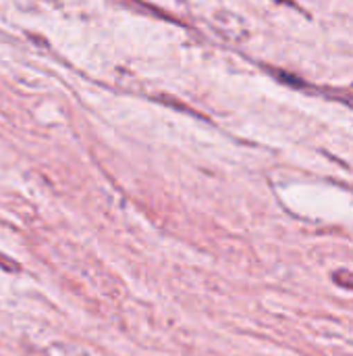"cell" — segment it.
I'll use <instances>...</instances> for the list:
<instances>
[{"label": "cell", "instance_id": "cell-1", "mask_svg": "<svg viewBox=\"0 0 353 356\" xmlns=\"http://www.w3.org/2000/svg\"><path fill=\"white\" fill-rule=\"evenodd\" d=\"M335 282H337V284H341V286H347V288H352V282L347 280V271H339V273L335 275Z\"/></svg>", "mask_w": 353, "mask_h": 356}]
</instances>
